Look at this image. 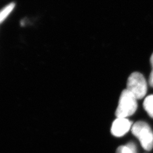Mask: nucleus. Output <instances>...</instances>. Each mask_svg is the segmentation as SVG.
<instances>
[{
  "mask_svg": "<svg viewBox=\"0 0 153 153\" xmlns=\"http://www.w3.org/2000/svg\"><path fill=\"white\" fill-rule=\"evenodd\" d=\"M137 99L127 89L121 94L119 105L115 112L117 118H126L133 115L137 109Z\"/></svg>",
  "mask_w": 153,
  "mask_h": 153,
  "instance_id": "obj_1",
  "label": "nucleus"
},
{
  "mask_svg": "<svg viewBox=\"0 0 153 153\" xmlns=\"http://www.w3.org/2000/svg\"><path fill=\"white\" fill-rule=\"evenodd\" d=\"M133 134L139 140L142 148L150 151L153 148V131L148 123L138 121L131 128Z\"/></svg>",
  "mask_w": 153,
  "mask_h": 153,
  "instance_id": "obj_2",
  "label": "nucleus"
},
{
  "mask_svg": "<svg viewBox=\"0 0 153 153\" xmlns=\"http://www.w3.org/2000/svg\"><path fill=\"white\" fill-rule=\"evenodd\" d=\"M126 89L137 99L143 98L147 93V82L145 77L138 72H134L129 76Z\"/></svg>",
  "mask_w": 153,
  "mask_h": 153,
  "instance_id": "obj_3",
  "label": "nucleus"
},
{
  "mask_svg": "<svg viewBox=\"0 0 153 153\" xmlns=\"http://www.w3.org/2000/svg\"><path fill=\"white\" fill-rule=\"evenodd\" d=\"M131 124L132 122L126 118H117L112 123L111 133L115 137H122L129 131Z\"/></svg>",
  "mask_w": 153,
  "mask_h": 153,
  "instance_id": "obj_4",
  "label": "nucleus"
},
{
  "mask_svg": "<svg viewBox=\"0 0 153 153\" xmlns=\"http://www.w3.org/2000/svg\"><path fill=\"white\" fill-rule=\"evenodd\" d=\"M116 153H137V147L134 142H129L126 146H119Z\"/></svg>",
  "mask_w": 153,
  "mask_h": 153,
  "instance_id": "obj_5",
  "label": "nucleus"
},
{
  "mask_svg": "<svg viewBox=\"0 0 153 153\" xmlns=\"http://www.w3.org/2000/svg\"><path fill=\"white\" fill-rule=\"evenodd\" d=\"M143 106L149 116L153 119V95H149L145 99Z\"/></svg>",
  "mask_w": 153,
  "mask_h": 153,
  "instance_id": "obj_6",
  "label": "nucleus"
},
{
  "mask_svg": "<svg viewBox=\"0 0 153 153\" xmlns=\"http://www.w3.org/2000/svg\"><path fill=\"white\" fill-rule=\"evenodd\" d=\"M14 6L15 5L14 3H11L9 5L7 6L5 8H4V10H2V11L0 13V23L2 22L11 13V11L14 7Z\"/></svg>",
  "mask_w": 153,
  "mask_h": 153,
  "instance_id": "obj_7",
  "label": "nucleus"
},
{
  "mask_svg": "<svg viewBox=\"0 0 153 153\" xmlns=\"http://www.w3.org/2000/svg\"><path fill=\"white\" fill-rule=\"evenodd\" d=\"M150 63L152 65V71L150 73V75L149 76V84L153 88V53L151 57H150Z\"/></svg>",
  "mask_w": 153,
  "mask_h": 153,
  "instance_id": "obj_8",
  "label": "nucleus"
}]
</instances>
